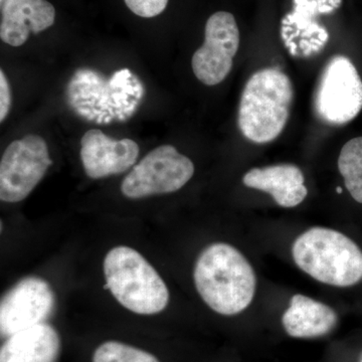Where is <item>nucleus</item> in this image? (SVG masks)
<instances>
[{
    "label": "nucleus",
    "instance_id": "19",
    "mask_svg": "<svg viewBox=\"0 0 362 362\" xmlns=\"http://www.w3.org/2000/svg\"><path fill=\"white\" fill-rule=\"evenodd\" d=\"M337 194H341L342 192V188L341 187H337Z\"/></svg>",
    "mask_w": 362,
    "mask_h": 362
},
{
    "label": "nucleus",
    "instance_id": "11",
    "mask_svg": "<svg viewBox=\"0 0 362 362\" xmlns=\"http://www.w3.org/2000/svg\"><path fill=\"white\" fill-rule=\"evenodd\" d=\"M1 13L0 37L16 47L25 44L30 33L44 32L56 20V9L47 0H4Z\"/></svg>",
    "mask_w": 362,
    "mask_h": 362
},
{
    "label": "nucleus",
    "instance_id": "13",
    "mask_svg": "<svg viewBox=\"0 0 362 362\" xmlns=\"http://www.w3.org/2000/svg\"><path fill=\"white\" fill-rule=\"evenodd\" d=\"M61 349L56 328L40 323L6 337L0 349V362H56Z\"/></svg>",
    "mask_w": 362,
    "mask_h": 362
},
{
    "label": "nucleus",
    "instance_id": "1",
    "mask_svg": "<svg viewBox=\"0 0 362 362\" xmlns=\"http://www.w3.org/2000/svg\"><path fill=\"white\" fill-rule=\"evenodd\" d=\"M195 288L216 313L233 316L251 305L257 278L246 257L226 243L209 245L199 255L194 271Z\"/></svg>",
    "mask_w": 362,
    "mask_h": 362
},
{
    "label": "nucleus",
    "instance_id": "12",
    "mask_svg": "<svg viewBox=\"0 0 362 362\" xmlns=\"http://www.w3.org/2000/svg\"><path fill=\"white\" fill-rule=\"evenodd\" d=\"M243 182L247 187L271 194L279 206L288 209L299 206L308 194L303 173L294 164L252 168L244 175Z\"/></svg>",
    "mask_w": 362,
    "mask_h": 362
},
{
    "label": "nucleus",
    "instance_id": "2",
    "mask_svg": "<svg viewBox=\"0 0 362 362\" xmlns=\"http://www.w3.org/2000/svg\"><path fill=\"white\" fill-rule=\"evenodd\" d=\"M294 100L291 80L282 71L266 68L255 73L243 90L238 123L250 141H273L284 130Z\"/></svg>",
    "mask_w": 362,
    "mask_h": 362
},
{
    "label": "nucleus",
    "instance_id": "18",
    "mask_svg": "<svg viewBox=\"0 0 362 362\" xmlns=\"http://www.w3.org/2000/svg\"><path fill=\"white\" fill-rule=\"evenodd\" d=\"M11 107V90L4 71H0V122L8 115Z\"/></svg>",
    "mask_w": 362,
    "mask_h": 362
},
{
    "label": "nucleus",
    "instance_id": "5",
    "mask_svg": "<svg viewBox=\"0 0 362 362\" xmlns=\"http://www.w3.org/2000/svg\"><path fill=\"white\" fill-rule=\"evenodd\" d=\"M194 164L171 145L150 151L130 171L121 185L124 197L131 199L173 194L192 180Z\"/></svg>",
    "mask_w": 362,
    "mask_h": 362
},
{
    "label": "nucleus",
    "instance_id": "16",
    "mask_svg": "<svg viewBox=\"0 0 362 362\" xmlns=\"http://www.w3.org/2000/svg\"><path fill=\"white\" fill-rule=\"evenodd\" d=\"M92 362H160L156 356L127 343L109 340L93 352Z\"/></svg>",
    "mask_w": 362,
    "mask_h": 362
},
{
    "label": "nucleus",
    "instance_id": "6",
    "mask_svg": "<svg viewBox=\"0 0 362 362\" xmlns=\"http://www.w3.org/2000/svg\"><path fill=\"white\" fill-rule=\"evenodd\" d=\"M314 108L318 118L329 125H344L361 113L362 81L346 57H333L324 68L314 95Z\"/></svg>",
    "mask_w": 362,
    "mask_h": 362
},
{
    "label": "nucleus",
    "instance_id": "3",
    "mask_svg": "<svg viewBox=\"0 0 362 362\" xmlns=\"http://www.w3.org/2000/svg\"><path fill=\"white\" fill-rule=\"evenodd\" d=\"M298 268L323 284L351 287L362 280V251L356 242L332 228L314 226L293 243Z\"/></svg>",
    "mask_w": 362,
    "mask_h": 362
},
{
    "label": "nucleus",
    "instance_id": "4",
    "mask_svg": "<svg viewBox=\"0 0 362 362\" xmlns=\"http://www.w3.org/2000/svg\"><path fill=\"white\" fill-rule=\"evenodd\" d=\"M107 287L123 307L139 315H154L168 307V286L158 272L130 247H113L105 257Z\"/></svg>",
    "mask_w": 362,
    "mask_h": 362
},
{
    "label": "nucleus",
    "instance_id": "8",
    "mask_svg": "<svg viewBox=\"0 0 362 362\" xmlns=\"http://www.w3.org/2000/svg\"><path fill=\"white\" fill-rule=\"evenodd\" d=\"M240 47V30L232 13L218 11L206 21L204 45L192 59L195 77L206 86L223 82Z\"/></svg>",
    "mask_w": 362,
    "mask_h": 362
},
{
    "label": "nucleus",
    "instance_id": "10",
    "mask_svg": "<svg viewBox=\"0 0 362 362\" xmlns=\"http://www.w3.org/2000/svg\"><path fill=\"white\" fill-rule=\"evenodd\" d=\"M139 152L133 140H115L99 129L88 131L81 140L83 166L86 175L93 180L125 173L134 165Z\"/></svg>",
    "mask_w": 362,
    "mask_h": 362
},
{
    "label": "nucleus",
    "instance_id": "7",
    "mask_svg": "<svg viewBox=\"0 0 362 362\" xmlns=\"http://www.w3.org/2000/svg\"><path fill=\"white\" fill-rule=\"evenodd\" d=\"M52 164L49 147L39 135H26L8 145L0 162V199L16 204L26 199Z\"/></svg>",
    "mask_w": 362,
    "mask_h": 362
},
{
    "label": "nucleus",
    "instance_id": "20",
    "mask_svg": "<svg viewBox=\"0 0 362 362\" xmlns=\"http://www.w3.org/2000/svg\"><path fill=\"white\" fill-rule=\"evenodd\" d=\"M359 362H362V354H361V361H359Z\"/></svg>",
    "mask_w": 362,
    "mask_h": 362
},
{
    "label": "nucleus",
    "instance_id": "9",
    "mask_svg": "<svg viewBox=\"0 0 362 362\" xmlns=\"http://www.w3.org/2000/svg\"><path fill=\"white\" fill-rule=\"evenodd\" d=\"M56 305L54 290L45 279L28 276L14 284L0 302V332L8 337L45 323Z\"/></svg>",
    "mask_w": 362,
    "mask_h": 362
},
{
    "label": "nucleus",
    "instance_id": "14",
    "mask_svg": "<svg viewBox=\"0 0 362 362\" xmlns=\"http://www.w3.org/2000/svg\"><path fill=\"white\" fill-rule=\"evenodd\" d=\"M337 312L330 306L301 294L292 297L282 317L283 327L294 338L324 337L337 327Z\"/></svg>",
    "mask_w": 362,
    "mask_h": 362
},
{
    "label": "nucleus",
    "instance_id": "17",
    "mask_svg": "<svg viewBox=\"0 0 362 362\" xmlns=\"http://www.w3.org/2000/svg\"><path fill=\"white\" fill-rule=\"evenodd\" d=\"M124 2L133 13L144 18L159 16L168 4V0H124Z\"/></svg>",
    "mask_w": 362,
    "mask_h": 362
},
{
    "label": "nucleus",
    "instance_id": "21",
    "mask_svg": "<svg viewBox=\"0 0 362 362\" xmlns=\"http://www.w3.org/2000/svg\"><path fill=\"white\" fill-rule=\"evenodd\" d=\"M4 0H0V2H1V4H2V2H4Z\"/></svg>",
    "mask_w": 362,
    "mask_h": 362
},
{
    "label": "nucleus",
    "instance_id": "15",
    "mask_svg": "<svg viewBox=\"0 0 362 362\" xmlns=\"http://www.w3.org/2000/svg\"><path fill=\"white\" fill-rule=\"evenodd\" d=\"M338 169L350 195L362 204V137L354 138L342 147Z\"/></svg>",
    "mask_w": 362,
    "mask_h": 362
}]
</instances>
